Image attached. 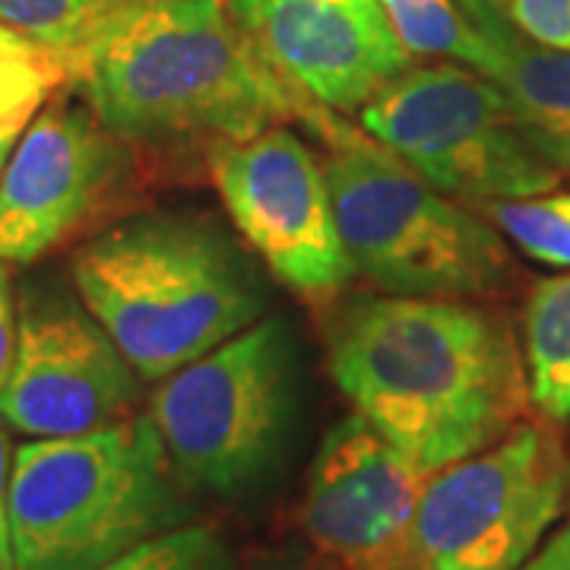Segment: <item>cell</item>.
I'll return each mask as SVG.
<instances>
[{
  "label": "cell",
  "instance_id": "cell-1",
  "mask_svg": "<svg viewBox=\"0 0 570 570\" xmlns=\"http://www.w3.org/2000/svg\"><path fill=\"white\" fill-rule=\"evenodd\" d=\"M330 374L431 475L498 444L532 400L510 326L460 298L355 302L330 333Z\"/></svg>",
  "mask_w": 570,
  "mask_h": 570
},
{
  "label": "cell",
  "instance_id": "cell-2",
  "mask_svg": "<svg viewBox=\"0 0 570 570\" xmlns=\"http://www.w3.org/2000/svg\"><path fill=\"white\" fill-rule=\"evenodd\" d=\"M63 82L134 149L247 140L298 115L225 0H108L61 58Z\"/></svg>",
  "mask_w": 570,
  "mask_h": 570
},
{
  "label": "cell",
  "instance_id": "cell-3",
  "mask_svg": "<svg viewBox=\"0 0 570 570\" xmlns=\"http://www.w3.org/2000/svg\"><path fill=\"white\" fill-rule=\"evenodd\" d=\"M70 283L142 384H159L266 317L257 266L216 219L146 209L92 235Z\"/></svg>",
  "mask_w": 570,
  "mask_h": 570
},
{
  "label": "cell",
  "instance_id": "cell-4",
  "mask_svg": "<svg viewBox=\"0 0 570 570\" xmlns=\"http://www.w3.org/2000/svg\"><path fill=\"white\" fill-rule=\"evenodd\" d=\"M187 491L149 412L80 438L29 441L13 450L10 475L13 568H105L194 523Z\"/></svg>",
  "mask_w": 570,
  "mask_h": 570
},
{
  "label": "cell",
  "instance_id": "cell-5",
  "mask_svg": "<svg viewBox=\"0 0 570 570\" xmlns=\"http://www.w3.org/2000/svg\"><path fill=\"white\" fill-rule=\"evenodd\" d=\"M298 115L326 146V184L352 273L390 295L475 298L513 273L501 232L453 204L384 142L302 99Z\"/></svg>",
  "mask_w": 570,
  "mask_h": 570
},
{
  "label": "cell",
  "instance_id": "cell-6",
  "mask_svg": "<svg viewBox=\"0 0 570 570\" xmlns=\"http://www.w3.org/2000/svg\"><path fill=\"white\" fill-rule=\"evenodd\" d=\"M298 412L292 326L266 314L159 381L149 419L190 491L242 501L283 466Z\"/></svg>",
  "mask_w": 570,
  "mask_h": 570
},
{
  "label": "cell",
  "instance_id": "cell-7",
  "mask_svg": "<svg viewBox=\"0 0 570 570\" xmlns=\"http://www.w3.org/2000/svg\"><path fill=\"white\" fill-rule=\"evenodd\" d=\"M358 121L431 187L469 204L539 197L561 181L520 134L501 86L472 67L412 63Z\"/></svg>",
  "mask_w": 570,
  "mask_h": 570
},
{
  "label": "cell",
  "instance_id": "cell-8",
  "mask_svg": "<svg viewBox=\"0 0 570 570\" xmlns=\"http://www.w3.org/2000/svg\"><path fill=\"white\" fill-rule=\"evenodd\" d=\"M570 501V453L523 422L498 444L428 479L409 570H523Z\"/></svg>",
  "mask_w": 570,
  "mask_h": 570
},
{
  "label": "cell",
  "instance_id": "cell-9",
  "mask_svg": "<svg viewBox=\"0 0 570 570\" xmlns=\"http://www.w3.org/2000/svg\"><path fill=\"white\" fill-rule=\"evenodd\" d=\"M140 377L82 305L73 283L32 276L17 295V352L0 422L32 441L80 438L127 419Z\"/></svg>",
  "mask_w": 570,
  "mask_h": 570
},
{
  "label": "cell",
  "instance_id": "cell-10",
  "mask_svg": "<svg viewBox=\"0 0 570 570\" xmlns=\"http://www.w3.org/2000/svg\"><path fill=\"white\" fill-rule=\"evenodd\" d=\"M134 171L137 149L82 99L41 105L0 171V264L29 266L70 242L121 200Z\"/></svg>",
  "mask_w": 570,
  "mask_h": 570
},
{
  "label": "cell",
  "instance_id": "cell-11",
  "mask_svg": "<svg viewBox=\"0 0 570 570\" xmlns=\"http://www.w3.org/2000/svg\"><path fill=\"white\" fill-rule=\"evenodd\" d=\"M206 165L238 235L273 276L305 295L336 292L355 276L324 163L298 134L273 124L209 149Z\"/></svg>",
  "mask_w": 570,
  "mask_h": 570
},
{
  "label": "cell",
  "instance_id": "cell-12",
  "mask_svg": "<svg viewBox=\"0 0 570 570\" xmlns=\"http://www.w3.org/2000/svg\"><path fill=\"white\" fill-rule=\"evenodd\" d=\"M431 472L358 412L330 428L307 472L302 530L343 570H409V539Z\"/></svg>",
  "mask_w": 570,
  "mask_h": 570
},
{
  "label": "cell",
  "instance_id": "cell-13",
  "mask_svg": "<svg viewBox=\"0 0 570 570\" xmlns=\"http://www.w3.org/2000/svg\"><path fill=\"white\" fill-rule=\"evenodd\" d=\"M254 55L302 99L362 111L412 67L377 0H225Z\"/></svg>",
  "mask_w": 570,
  "mask_h": 570
},
{
  "label": "cell",
  "instance_id": "cell-14",
  "mask_svg": "<svg viewBox=\"0 0 570 570\" xmlns=\"http://www.w3.org/2000/svg\"><path fill=\"white\" fill-rule=\"evenodd\" d=\"M485 36L498 48L489 80L508 96L520 134L546 163L570 168V51L532 45L508 22Z\"/></svg>",
  "mask_w": 570,
  "mask_h": 570
},
{
  "label": "cell",
  "instance_id": "cell-15",
  "mask_svg": "<svg viewBox=\"0 0 570 570\" xmlns=\"http://www.w3.org/2000/svg\"><path fill=\"white\" fill-rule=\"evenodd\" d=\"M530 396L549 419H570V273L535 285L527 305Z\"/></svg>",
  "mask_w": 570,
  "mask_h": 570
},
{
  "label": "cell",
  "instance_id": "cell-16",
  "mask_svg": "<svg viewBox=\"0 0 570 570\" xmlns=\"http://www.w3.org/2000/svg\"><path fill=\"white\" fill-rule=\"evenodd\" d=\"M396 39L412 58L463 61L489 77L498 61L494 41L469 20L456 0H377Z\"/></svg>",
  "mask_w": 570,
  "mask_h": 570
},
{
  "label": "cell",
  "instance_id": "cell-17",
  "mask_svg": "<svg viewBox=\"0 0 570 570\" xmlns=\"http://www.w3.org/2000/svg\"><path fill=\"white\" fill-rule=\"evenodd\" d=\"M63 82L61 61L26 39L0 41V171L22 130Z\"/></svg>",
  "mask_w": 570,
  "mask_h": 570
},
{
  "label": "cell",
  "instance_id": "cell-18",
  "mask_svg": "<svg viewBox=\"0 0 570 570\" xmlns=\"http://www.w3.org/2000/svg\"><path fill=\"white\" fill-rule=\"evenodd\" d=\"M491 225L527 257L570 269V194H539L482 206Z\"/></svg>",
  "mask_w": 570,
  "mask_h": 570
},
{
  "label": "cell",
  "instance_id": "cell-19",
  "mask_svg": "<svg viewBox=\"0 0 570 570\" xmlns=\"http://www.w3.org/2000/svg\"><path fill=\"white\" fill-rule=\"evenodd\" d=\"M99 570H232V549L209 523L163 532Z\"/></svg>",
  "mask_w": 570,
  "mask_h": 570
},
{
  "label": "cell",
  "instance_id": "cell-20",
  "mask_svg": "<svg viewBox=\"0 0 570 570\" xmlns=\"http://www.w3.org/2000/svg\"><path fill=\"white\" fill-rule=\"evenodd\" d=\"M108 0H0V26L61 58Z\"/></svg>",
  "mask_w": 570,
  "mask_h": 570
},
{
  "label": "cell",
  "instance_id": "cell-21",
  "mask_svg": "<svg viewBox=\"0 0 570 570\" xmlns=\"http://www.w3.org/2000/svg\"><path fill=\"white\" fill-rule=\"evenodd\" d=\"M501 17L532 45L570 51V0H501Z\"/></svg>",
  "mask_w": 570,
  "mask_h": 570
},
{
  "label": "cell",
  "instance_id": "cell-22",
  "mask_svg": "<svg viewBox=\"0 0 570 570\" xmlns=\"http://www.w3.org/2000/svg\"><path fill=\"white\" fill-rule=\"evenodd\" d=\"M13 352H17V295H13L10 266L0 264V387L10 374Z\"/></svg>",
  "mask_w": 570,
  "mask_h": 570
},
{
  "label": "cell",
  "instance_id": "cell-23",
  "mask_svg": "<svg viewBox=\"0 0 570 570\" xmlns=\"http://www.w3.org/2000/svg\"><path fill=\"white\" fill-rule=\"evenodd\" d=\"M0 422V570L13 568V546H10V475H13V450Z\"/></svg>",
  "mask_w": 570,
  "mask_h": 570
},
{
  "label": "cell",
  "instance_id": "cell-24",
  "mask_svg": "<svg viewBox=\"0 0 570 570\" xmlns=\"http://www.w3.org/2000/svg\"><path fill=\"white\" fill-rule=\"evenodd\" d=\"M523 570H570V523L539 554H532Z\"/></svg>",
  "mask_w": 570,
  "mask_h": 570
},
{
  "label": "cell",
  "instance_id": "cell-25",
  "mask_svg": "<svg viewBox=\"0 0 570 570\" xmlns=\"http://www.w3.org/2000/svg\"><path fill=\"white\" fill-rule=\"evenodd\" d=\"M463 10H466V17L482 32H491V29H498V26H504V17H501V0H456Z\"/></svg>",
  "mask_w": 570,
  "mask_h": 570
},
{
  "label": "cell",
  "instance_id": "cell-26",
  "mask_svg": "<svg viewBox=\"0 0 570 570\" xmlns=\"http://www.w3.org/2000/svg\"><path fill=\"white\" fill-rule=\"evenodd\" d=\"M261 570H314L307 564L305 558H279V561H269Z\"/></svg>",
  "mask_w": 570,
  "mask_h": 570
},
{
  "label": "cell",
  "instance_id": "cell-27",
  "mask_svg": "<svg viewBox=\"0 0 570 570\" xmlns=\"http://www.w3.org/2000/svg\"><path fill=\"white\" fill-rule=\"evenodd\" d=\"M10 39H20V36H17V32H10V29H3V26H0V41H10Z\"/></svg>",
  "mask_w": 570,
  "mask_h": 570
}]
</instances>
